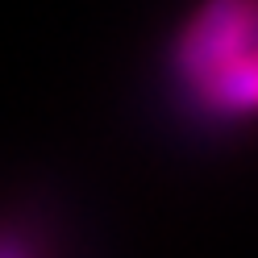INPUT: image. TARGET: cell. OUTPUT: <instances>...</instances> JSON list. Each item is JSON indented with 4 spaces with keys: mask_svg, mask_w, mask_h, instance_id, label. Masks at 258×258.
Returning <instances> with one entry per match:
<instances>
[{
    "mask_svg": "<svg viewBox=\"0 0 258 258\" xmlns=\"http://www.w3.org/2000/svg\"><path fill=\"white\" fill-rule=\"evenodd\" d=\"M0 258H34V250L21 233H0Z\"/></svg>",
    "mask_w": 258,
    "mask_h": 258,
    "instance_id": "2",
    "label": "cell"
},
{
    "mask_svg": "<svg viewBox=\"0 0 258 258\" xmlns=\"http://www.w3.org/2000/svg\"><path fill=\"white\" fill-rule=\"evenodd\" d=\"M171 67L208 117H250L258 100L254 0H200L171 46Z\"/></svg>",
    "mask_w": 258,
    "mask_h": 258,
    "instance_id": "1",
    "label": "cell"
}]
</instances>
